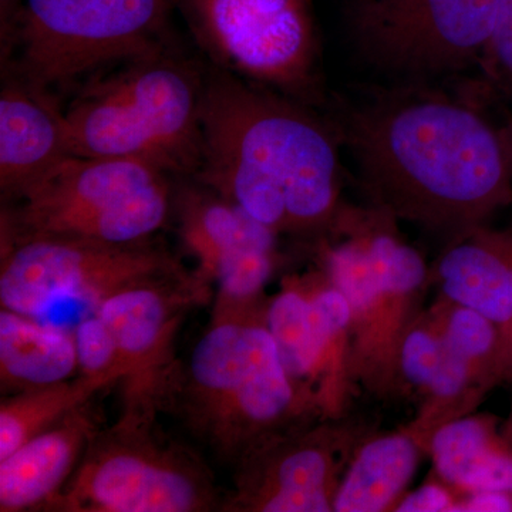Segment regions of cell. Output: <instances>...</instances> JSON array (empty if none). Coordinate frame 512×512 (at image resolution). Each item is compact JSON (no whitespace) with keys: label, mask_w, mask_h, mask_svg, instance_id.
Instances as JSON below:
<instances>
[{"label":"cell","mask_w":512,"mask_h":512,"mask_svg":"<svg viewBox=\"0 0 512 512\" xmlns=\"http://www.w3.org/2000/svg\"><path fill=\"white\" fill-rule=\"evenodd\" d=\"M70 150L63 110L49 92L25 80H9L0 93V191L19 200L67 158Z\"/></svg>","instance_id":"obj_14"},{"label":"cell","mask_w":512,"mask_h":512,"mask_svg":"<svg viewBox=\"0 0 512 512\" xmlns=\"http://www.w3.org/2000/svg\"><path fill=\"white\" fill-rule=\"evenodd\" d=\"M266 301L265 296L248 305L214 306L167 404L215 456L234 467L265 441L323 419L313 394L282 363L266 325Z\"/></svg>","instance_id":"obj_3"},{"label":"cell","mask_w":512,"mask_h":512,"mask_svg":"<svg viewBox=\"0 0 512 512\" xmlns=\"http://www.w3.org/2000/svg\"><path fill=\"white\" fill-rule=\"evenodd\" d=\"M178 218L181 239L210 284L218 269L238 256L276 251L278 234L208 188L184 191Z\"/></svg>","instance_id":"obj_19"},{"label":"cell","mask_w":512,"mask_h":512,"mask_svg":"<svg viewBox=\"0 0 512 512\" xmlns=\"http://www.w3.org/2000/svg\"><path fill=\"white\" fill-rule=\"evenodd\" d=\"M25 0H0V42H2V59H8L15 42L16 29Z\"/></svg>","instance_id":"obj_28"},{"label":"cell","mask_w":512,"mask_h":512,"mask_svg":"<svg viewBox=\"0 0 512 512\" xmlns=\"http://www.w3.org/2000/svg\"><path fill=\"white\" fill-rule=\"evenodd\" d=\"M424 454L406 427L383 433L373 429L350 457L336 491L333 512L394 511Z\"/></svg>","instance_id":"obj_18"},{"label":"cell","mask_w":512,"mask_h":512,"mask_svg":"<svg viewBox=\"0 0 512 512\" xmlns=\"http://www.w3.org/2000/svg\"><path fill=\"white\" fill-rule=\"evenodd\" d=\"M501 0H357L349 29L360 57L397 79L463 70L487 52Z\"/></svg>","instance_id":"obj_10"},{"label":"cell","mask_w":512,"mask_h":512,"mask_svg":"<svg viewBox=\"0 0 512 512\" xmlns=\"http://www.w3.org/2000/svg\"><path fill=\"white\" fill-rule=\"evenodd\" d=\"M90 403L0 460V511H42L79 466L99 431Z\"/></svg>","instance_id":"obj_16"},{"label":"cell","mask_w":512,"mask_h":512,"mask_svg":"<svg viewBox=\"0 0 512 512\" xmlns=\"http://www.w3.org/2000/svg\"><path fill=\"white\" fill-rule=\"evenodd\" d=\"M204 83L160 50L87 84L63 110L74 157L143 161L195 174L202 153Z\"/></svg>","instance_id":"obj_5"},{"label":"cell","mask_w":512,"mask_h":512,"mask_svg":"<svg viewBox=\"0 0 512 512\" xmlns=\"http://www.w3.org/2000/svg\"><path fill=\"white\" fill-rule=\"evenodd\" d=\"M170 251L148 241L114 245L64 238L2 242L3 309L73 329L117 293L148 285L190 281Z\"/></svg>","instance_id":"obj_6"},{"label":"cell","mask_w":512,"mask_h":512,"mask_svg":"<svg viewBox=\"0 0 512 512\" xmlns=\"http://www.w3.org/2000/svg\"><path fill=\"white\" fill-rule=\"evenodd\" d=\"M487 53L510 77L512 83V0H501Z\"/></svg>","instance_id":"obj_26"},{"label":"cell","mask_w":512,"mask_h":512,"mask_svg":"<svg viewBox=\"0 0 512 512\" xmlns=\"http://www.w3.org/2000/svg\"><path fill=\"white\" fill-rule=\"evenodd\" d=\"M114 383H119L114 377L79 375L76 379L23 390L3 400L0 404V460L90 403L97 393Z\"/></svg>","instance_id":"obj_22"},{"label":"cell","mask_w":512,"mask_h":512,"mask_svg":"<svg viewBox=\"0 0 512 512\" xmlns=\"http://www.w3.org/2000/svg\"><path fill=\"white\" fill-rule=\"evenodd\" d=\"M168 174L126 158L70 157L3 208L2 242L64 238L127 245L148 241L171 208Z\"/></svg>","instance_id":"obj_7"},{"label":"cell","mask_w":512,"mask_h":512,"mask_svg":"<svg viewBox=\"0 0 512 512\" xmlns=\"http://www.w3.org/2000/svg\"><path fill=\"white\" fill-rule=\"evenodd\" d=\"M215 62L288 93L311 87L316 36L308 0H175Z\"/></svg>","instance_id":"obj_11"},{"label":"cell","mask_w":512,"mask_h":512,"mask_svg":"<svg viewBox=\"0 0 512 512\" xmlns=\"http://www.w3.org/2000/svg\"><path fill=\"white\" fill-rule=\"evenodd\" d=\"M198 183L275 234L326 235L338 221V144L298 104L220 72L204 82Z\"/></svg>","instance_id":"obj_2"},{"label":"cell","mask_w":512,"mask_h":512,"mask_svg":"<svg viewBox=\"0 0 512 512\" xmlns=\"http://www.w3.org/2000/svg\"><path fill=\"white\" fill-rule=\"evenodd\" d=\"M430 286L504 328L512 320V234L480 225L451 239L430 268Z\"/></svg>","instance_id":"obj_15"},{"label":"cell","mask_w":512,"mask_h":512,"mask_svg":"<svg viewBox=\"0 0 512 512\" xmlns=\"http://www.w3.org/2000/svg\"><path fill=\"white\" fill-rule=\"evenodd\" d=\"M302 276L318 363L316 402L323 419H339L349 414L356 390L352 379V312L346 296L319 266Z\"/></svg>","instance_id":"obj_20"},{"label":"cell","mask_w":512,"mask_h":512,"mask_svg":"<svg viewBox=\"0 0 512 512\" xmlns=\"http://www.w3.org/2000/svg\"><path fill=\"white\" fill-rule=\"evenodd\" d=\"M174 6L175 0H25L13 42L18 77L49 92L109 64L153 55Z\"/></svg>","instance_id":"obj_9"},{"label":"cell","mask_w":512,"mask_h":512,"mask_svg":"<svg viewBox=\"0 0 512 512\" xmlns=\"http://www.w3.org/2000/svg\"><path fill=\"white\" fill-rule=\"evenodd\" d=\"M504 434L508 437V440L512 443V414L510 416V419H508L507 423L503 426Z\"/></svg>","instance_id":"obj_29"},{"label":"cell","mask_w":512,"mask_h":512,"mask_svg":"<svg viewBox=\"0 0 512 512\" xmlns=\"http://www.w3.org/2000/svg\"><path fill=\"white\" fill-rule=\"evenodd\" d=\"M508 141V147H510V153H511V160H512V137Z\"/></svg>","instance_id":"obj_30"},{"label":"cell","mask_w":512,"mask_h":512,"mask_svg":"<svg viewBox=\"0 0 512 512\" xmlns=\"http://www.w3.org/2000/svg\"><path fill=\"white\" fill-rule=\"evenodd\" d=\"M319 248V268L352 312V379L377 399L399 397L397 366L407 332L429 291L430 268L386 212L343 208Z\"/></svg>","instance_id":"obj_4"},{"label":"cell","mask_w":512,"mask_h":512,"mask_svg":"<svg viewBox=\"0 0 512 512\" xmlns=\"http://www.w3.org/2000/svg\"><path fill=\"white\" fill-rule=\"evenodd\" d=\"M463 497L436 476L417 490L403 495L393 512H451Z\"/></svg>","instance_id":"obj_25"},{"label":"cell","mask_w":512,"mask_h":512,"mask_svg":"<svg viewBox=\"0 0 512 512\" xmlns=\"http://www.w3.org/2000/svg\"><path fill=\"white\" fill-rule=\"evenodd\" d=\"M342 131L372 207L447 242L512 200L508 141L444 94H380L348 114Z\"/></svg>","instance_id":"obj_1"},{"label":"cell","mask_w":512,"mask_h":512,"mask_svg":"<svg viewBox=\"0 0 512 512\" xmlns=\"http://www.w3.org/2000/svg\"><path fill=\"white\" fill-rule=\"evenodd\" d=\"M211 296L212 284L197 271L190 281L128 289L100 306L96 315L109 326L128 369L121 413L156 417L165 409L180 372L178 328L185 313Z\"/></svg>","instance_id":"obj_13"},{"label":"cell","mask_w":512,"mask_h":512,"mask_svg":"<svg viewBox=\"0 0 512 512\" xmlns=\"http://www.w3.org/2000/svg\"><path fill=\"white\" fill-rule=\"evenodd\" d=\"M80 375L109 376L123 382L128 375L116 339L99 315L83 319L73 329Z\"/></svg>","instance_id":"obj_24"},{"label":"cell","mask_w":512,"mask_h":512,"mask_svg":"<svg viewBox=\"0 0 512 512\" xmlns=\"http://www.w3.org/2000/svg\"><path fill=\"white\" fill-rule=\"evenodd\" d=\"M210 468L165 439L156 417L121 413L99 430L49 512H205L221 510Z\"/></svg>","instance_id":"obj_8"},{"label":"cell","mask_w":512,"mask_h":512,"mask_svg":"<svg viewBox=\"0 0 512 512\" xmlns=\"http://www.w3.org/2000/svg\"><path fill=\"white\" fill-rule=\"evenodd\" d=\"M375 429L360 417L316 419L278 434L235 466L228 512H333L350 457Z\"/></svg>","instance_id":"obj_12"},{"label":"cell","mask_w":512,"mask_h":512,"mask_svg":"<svg viewBox=\"0 0 512 512\" xmlns=\"http://www.w3.org/2000/svg\"><path fill=\"white\" fill-rule=\"evenodd\" d=\"M434 476L460 495L512 490V443L493 414L470 413L431 434Z\"/></svg>","instance_id":"obj_17"},{"label":"cell","mask_w":512,"mask_h":512,"mask_svg":"<svg viewBox=\"0 0 512 512\" xmlns=\"http://www.w3.org/2000/svg\"><path fill=\"white\" fill-rule=\"evenodd\" d=\"M451 512H512V490L463 495Z\"/></svg>","instance_id":"obj_27"},{"label":"cell","mask_w":512,"mask_h":512,"mask_svg":"<svg viewBox=\"0 0 512 512\" xmlns=\"http://www.w3.org/2000/svg\"><path fill=\"white\" fill-rule=\"evenodd\" d=\"M265 316L285 369L316 400L318 365L312 335L311 308L302 275L285 276L279 291L266 301Z\"/></svg>","instance_id":"obj_23"},{"label":"cell","mask_w":512,"mask_h":512,"mask_svg":"<svg viewBox=\"0 0 512 512\" xmlns=\"http://www.w3.org/2000/svg\"><path fill=\"white\" fill-rule=\"evenodd\" d=\"M79 370L73 333L3 309L0 312L2 392L35 389L72 379Z\"/></svg>","instance_id":"obj_21"}]
</instances>
